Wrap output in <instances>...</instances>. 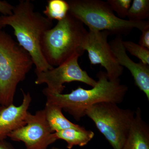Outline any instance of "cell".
<instances>
[{
  "instance_id": "4fadbf2b",
  "label": "cell",
  "mask_w": 149,
  "mask_h": 149,
  "mask_svg": "<svg viewBox=\"0 0 149 149\" xmlns=\"http://www.w3.org/2000/svg\"><path fill=\"white\" fill-rule=\"evenodd\" d=\"M54 133L57 140L61 139L66 142L68 149H71L75 146H84L95 136L93 131L86 130L82 126L78 128H68Z\"/></svg>"
},
{
  "instance_id": "2e32d148",
  "label": "cell",
  "mask_w": 149,
  "mask_h": 149,
  "mask_svg": "<svg viewBox=\"0 0 149 149\" xmlns=\"http://www.w3.org/2000/svg\"><path fill=\"white\" fill-rule=\"evenodd\" d=\"M127 17L129 21L140 22L149 17V0H133Z\"/></svg>"
},
{
  "instance_id": "30bf717a",
  "label": "cell",
  "mask_w": 149,
  "mask_h": 149,
  "mask_svg": "<svg viewBox=\"0 0 149 149\" xmlns=\"http://www.w3.org/2000/svg\"><path fill=\"white\" fill-rule=\"evenodd\" d=\"M109 43L118 64L129 70L135 84L145 94L149 101V65L141 62L137 63L129 57L123 45L122 36H116Z\"/></svg>"
},
{
  "instance_id": "44dd1931",
  "label": "cell",
  "mask_w": 149,
  "mask_h": 149,
  "mask_svg": "<svg viewBox=\"0 0 149 149\" xmlns=\"http://www.w3.org/2000/svg\"><path fill=\"white\" fill-rule=\"evenodd\" d=\"M0 149H14L13 147L11 146L5 141H0Z\"/></svg>"
},
{
  "instance_id": "9c48e42d",
  "label": "cell",
  "mask_w": 149,
  "mask_h": 149,
  "mask_svg": "<svg viewBox=\"0 0 149 149\" xmlns=\"http://www.w3.org/2000/svg\"><path fill=\"white\" fill-rule=\"evenodd\" d=\"M8 137L12 141L23 142L26 149H48L57 140L48 124L44 109L35 114L28 113L26 125L12 132Z\"/></svg>"
},
{
  "instance_id": "7a4b0ae2",
  "label": "cell",
  "mask_w": 149,
  "mask_h": 149,
  "mask_svg": "<svg viewBox=\"0 0 149 149\" xmlns=\"http://www.w3.org/2000/svg\"><path fill=\"white\" fill-rule=\"evenodd\" d=\"M98 80L94 87L86 90L79 87L68 94H58L46 88L43 93L47 102L54 104L79 121L85 115L86 110L95 104L108 102L121 103L128 91V87L119 79L109 80L105 72L100 71L97 74Z\"/></svg>"
},
{
  "instance_id": "52a82bcc",
  "label": "cell",
  "mask_w": 149,
  "mask_h": 149,
  "mask_svg": "<svg viewBox=\"0 0 149 149\" xmlns=\"http://www.w3.org/2000/svg\"><path fill=\"white\" fill-rule=\"evenodd\" d=\"M83 54L77 53L58 66L45 72L36 73L35 84H45L47 90L58 94L62 93L65 88L64 84L65 83L79 82L92 88L95 87L97 81L83 70L78 63L79 58Z\"/></svg>"
},
{
  "instance_id": "8992f818",
  "label": "cell",
  "mask_w": 149,
  "mask_h": 149,
  "mask_svg": "<svg viewBox=\"0 0 149 149\" xmlns=\"http://www.w3.org/2000/svg\"><path fill=\"white\" fill-rule=\"evenodd\" d=\"M85 115L93 120L113 149H121L128 137L135 111L121 108L117 104L103 102L90 107Z\"/></svg>"
},
{
  "instance_id": "8fae6325",
  "label": "cell",
  "mask_w": 149,
  "mask_h": 149,
  "mask_svg": "<svg viewBox=\"0 0 149 149\" xmlns=\"http://www.w3.org/2000/svg\"><path fill=\"white\" fill-rule=\"evenodd\" d=\"M22 91L23 100L20 105L13 104L7 106H0V141H5L12 132L26 125L32 98L30 93Z\"/></svg>"
},
{
  "instance_id": "7c38bea8",
  "label": "cell",
  "mask_w": 149,
  "mask_h": 149,
  "mask_svg": "<svg viewBox=\"0 0 149 149\" xmlns=\"http://www.w3.org/2000/svg\"><path fill=\"white\" fill-rule=\"evenodd\" d=\"M121 149H149V125L143 119L140 108L135 111L128 137Z\"/></svg>"
},
{
  "instance_id": "3957f363",
  "label": "cell",
  "mask_w": 149,
  "mask_h": 149,
  "mask_svg": "<svg viewBox=\"0 0 149 149\" xmlns=\"http://www.w3.org/2000/svg\"><path fill=\"white\" fill-rule=\"evenodd\" d=\"M34 65L29 53L5 31H0V106L13 104L18 84Z\"/></svg>"
},
{
  "instance_id": "ba28073f",
  "label": "cell",
  "mask_w": 149,
  "mask_h": 149,
  "mask_svg": "<svg viewBox=\"0 0 149 149\" xmlns=\"http://www.w3.org/2000/svg\"><path fill=\"white\" fill-rule=\"evenodd\" d=\"M110 35L107 31L89 30L85 36L82 49L88 52L91 65L100 64L106 70L109 80H118L122 75L123 68L118 63L111 50L108 37Z\"/></svg>"
},
{
  "instance_id": "e0dca14e",
  "label": "cell",
  "mask_w": 149,
  "mask_h": 149,
  "mask_svg": "<svg viewBox=\"0 0 149 149\" xmlns=\"http://www.w3.org/2000/svg\"><path fill=\"white\" fill-rule=\"evenodd\" d=\"M125 51L139 59L140 62L149 65V50L132 41H123Z\"/></svg>"
},
{
  "instance_id": "d6986e66",
  "label": "cell",
  "mask_w": 149,
  "mask_h": 149,
  "mask_svg": "<svg viewBox=\"0 0 149 149\" xmlns=\"http://www.w3.org/2000/svg\"><path fill=\"white\" fill-rule=\"evenodd\" d=\"M15 6L5 1H0V13L2 14L3 16H8L13 13Z\"/></svg>"
},
{
  "instance_id": "5bb4252c",
  "label": "cell",
  "mask_w": 149,
  "mask_h": 149,
  "mask_svg": "<svg viewBox=\"0 0 149 149\" xmlns=\"http://www.w3.org/2000/svg\"><path fill=\"white\" fill-rule=\"evenodd\" d=\"M44 110L48 124L53 133L68 128H78L81 127L68 120L63 113L61 108L54 104L46 102Z\"/></svg>"
},
{
  "instance_id": "9a60e30c",
  "label": "cell",
  "mask_w": 149,
  "mask_h": 149,
  "mask_svg": "<svg viewBox=\"0 0 149 149\" xmlns=\"http://www.w3.org/2000/svg\"><path fill=\"white\" fill-rule=\"evenodd\" d=\"M69 5L64 0H49L43 11L45 17L53 21H60L67 16L69 11Z\"/></svg>"
},
{
  "instance_id": "6da1fadb",
  "label": "cell",
  "mask_w": 149,
  "mask_h": 149,
  "mask_svg": "<svg viewBox=\"0 0 149 149\" xmlns=\"http://www.w3.org/2000/svg\"><path fill=\"white\" fill-rule=\"evenodd\" d=\"M1 20L4 27L9 26L13 29L17 43L29 53L35 66V73L53 68L46 60L41 48L42 37L53 27V21L35 11L29 0L19 1L12 14L2 15Z\"/></svg>"
},
{
  "instance_id": "277c9868",
  "label": "cell",
  "mask_w": 149,
  "mask_h": 149,
  "mask_svg": "<svg viewBox=\"0 0 149 149\" xmlns=\"http://www.w3.org/2000/svg\"><path fill=\"white\" fill-rule=\"evenodd\" d=\"M88 31L84 24L68 13L43 35L42 53L53 67L63 63L77 53L84 54L82 45Z\"/></svg>"
},
{
  "instance_id": "ffe728a7",
  "label": "cell",
  "mask_w": 149,
  "mask_h": 149,
  "mask_svg": "<svg viewBox=\"0 0 149 149\" xmlns=\"http://www.w3.org/2000/svg\"><path fill=\"white\" fill-rule=\"evenodd\" d=\"M141 32L142 34L140 37L139 45L149 50V25Z\"/></svg>"
},
{
  "instance_id": "ac0fdd59",
  "label": "cell",
  "mask_w": 149,
  "mask_h": 149,
  "mask_svg": "<svg viewBox=\"0 0 149 149\" xmlns=\"http://www.w3.org/2000/svg\"><path fill=\"white\" fill-rule=\"evenodd\" d=\"M107 2L112 10L115 12L119 18L124 19L127 17L132 0H108Z\"/></svg>"
},
{
  "instance_id": "5b68a950",
  "label": "cell",
  "mask_w": 149,
  "mask_h": 149,
  "mask_svg": "<svg viewBox=\"0 0 149 149\" xmlns=\"http://www.w3.org/2000/svg\"><path fill=\"white\" fill-rule=\"evenodd\" d=\"M69 13L88 27L89 30L106 31L110 35H128L135 28L141 31L149 21L135 22L114 14L107 2L100 0H69Z\"/></svg>"
},
{
  "instance_id": "7402d4cb",
  "label": "cell",
  "mask_w": 149,
  "mask_h": 149,
  "mask_svg": "<svg viewBox=\"0 0 149 149\" xmlns=\"http://www.w3.org/2000/svg\"><path fill=\"white\" fill-rule=\"evenodd\" d=\"M3 27L2 23L1 16H0V31L2 30V29Z\"/></svg>"
}]
</instances>
